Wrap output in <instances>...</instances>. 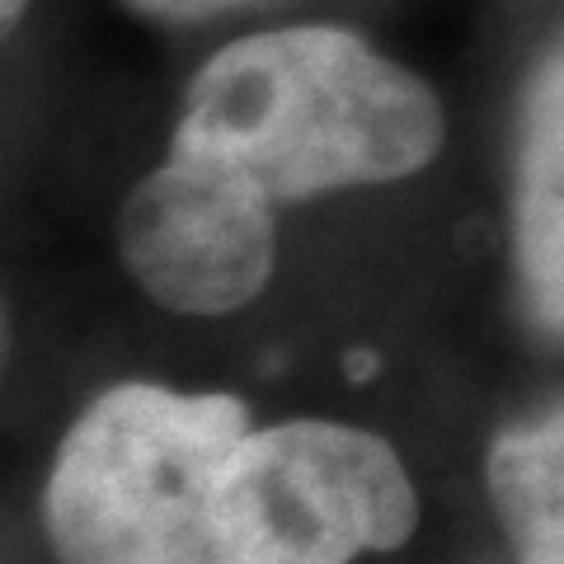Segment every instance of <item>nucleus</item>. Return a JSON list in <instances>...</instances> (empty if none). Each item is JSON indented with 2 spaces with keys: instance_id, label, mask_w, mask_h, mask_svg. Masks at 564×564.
Masks as SVG:
<instances>
[{
  "instance_id": "7",
  "label": "nucleus",
  "mask_w": 564,
  "mask_h": 564,
  "mask_svg": "<svg viewBox=\"0 0 564 564\" xmlns=\"http://www.w3.org/2000/svg\"><path fill=\"white\" fill-rule=\"evenodd\" d=\"M24 10H29V0H0V14H6V29H14L24 20Z\"/></svg>"
},
{
  "instance_id": "6",
  "label": "nucleus",
  "mask_w": 564,
  "mask_h": 564,
  "mask_svg": "<svg viewBox=\"0 0 564 564\" xmlns=\"http://www.w3.org/2000/svg\"><path fill=\"white\" fill-rule=\"evenodd\" d=\"M128 10L147 14V20H165V24H198V20H217V14H231L240 6H254V0H122Z\"/></svg>"
},
{
  "instance_id": "2",
  "label": "nucleus",
  "mask_w": 564,
  "mask_h": 564,
  "mask_svg": "<svg viewBox=\"0 0 564 564\" xmlns=\"http://www.w3.org/2000/svg\"><path fill=\"white\" fill-rule=\"evenodd\" d=\"M443 104L339 24L259 29L188 80L170 161L259 207L410 180L443 147Z\"/></svg>"
},
{
  "instance_id": "3",
  "label": "nucleus",
  "mask_w": 564,
  "mask_h": 564,
  "mask_svg": "<svg viewBox=\"0 0 564 564\" xmlns=\"http://www.w3.org/2000/svg\"><path fill=\"white\" fill-rule=\"evenodd\" d=\"M118 254L155 306L226 315L269 288L278 263V212L245 203L165 155L122 203Z\"/></svg>"
},
{
  "instance_id": "5",
  "label": "nucleus",
  "mask_w": 564,
  "mask_h": 564,
  "mask_svg": "<svg viewBox=\"0 0 564 564\" xmlns=\"http://www.w3.org/2000/svg\"><path fill=\"white\" fill-rule=\"evenodd\" d=\"M489 499L518 564H564V400L513 419L485 462Z\"/></svg>"
},
{
  "instance_id": "1",
  "label": "nucleus",
  "mask_w": 564,
  "mask_h": 564,
  "mask_svg": "<svg viewBox=\"0 0 564 564\" xmlns=\"http://www.w3.org/2000/svg\"><path fill=\"white\" fill-rule=\"evenodd\" d=\"M43 518L62 564H352L414 536L419 494L352 423L122 381L66 429Z\"/></svg>"
},
{
  "instance_id": "4",
  "label": "nucleus",
  "mask_w": 564,
  "mask_h": 564,
  "mask_svg": "<svg viewBox=\"0 0 564 564\" xmlns=\"http://www.w3.org/2000/svg\"><path fill=\"white\" fill-rule=\"evenodd\" d=\"M513 263L532 321L564 334V29L532 66L518 109Z\"/></svg>"
}]
</instances>
